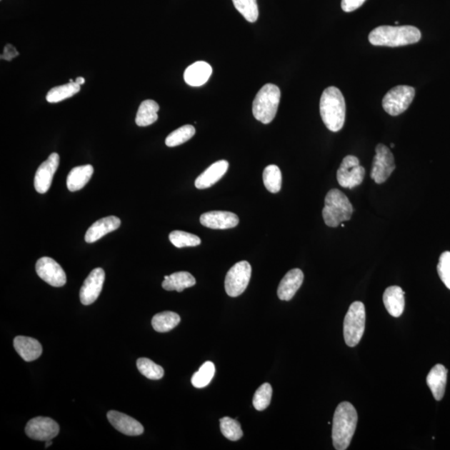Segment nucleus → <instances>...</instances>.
I'll use <instances>...</instances> for the list:
<instances>
[{
	"instance_id": "8",
	"label": "nucleus",
	"mask_w": 450,
	"mask_h": 450,
	"mask_svg": "<svg viewBox=\"0 0 450 450\" xmlns=\"http://www.w3.org/2000/svg\"><path fill=\"white\" fill-rule=\"evenodd\" d=\"M251 265L247 261L235 264L225 278L224 287L230 297H238L247 289L251 278Z\"/></svg>"
},
{
	"instance_id": "10",
	"label": "nucleus",
	"mask_w": 450,
	"mask_h": 450,
	"mask_svg": "<svg viewBox=\"0 0 450 450\" xmlns=\"http://www.w3.org/2000/svg\"><path fill=\"white\" fill-rule=\"evenodd\" d=\"M395 169L394 155L387 146L379 144L375 148L373 160L371 178L376 184H383L389 179Z\"/></svg>"
},
{
	"instance_id": "33",
	"label": "nucleus",
	"mask_w": 450,
	"mask_h": 450,
	"mask_svg": "<svg viewBox=\"0 0 450 450\" xmlns=\"http://www.w3.org/2000/svg\"><path fill=\"white\" fill-rule=\"evenodd\" d=\"M169 240L175 247H195L201 244V239L196 235L189 234L180 230H174L169 234Z\"/></svg>"
},
{
	"instance_id": "35",
	"label": "nucleus",
	"mask_w": 450,
	"mask_h": 450,
	"mask_svg": "<svg viewBox=\"0 0 450 450\" xmlns=\"http://www.w3.org/2000/svg\"><path fill=\"white\" fill-rule=\"evenodd\" d=\"M220 429L224 436L231 441H237L244 434L239 423L229 417L220 419Z\"/></svg>"
},
{
	"instance_id": "28",
	"label": "nucleus",
	"mask_w": 450,
	"mask_h": 450,
	"mask_svg": "<svg viewBox=\"0 0 450 450\" xmlns=\"http://www.w3.org/2000/svg\"><path fill=\"white\" fill-rule=\"evenodd\" d=\"M80 91V85L74 82L60 85L49 90L46 95L49 103H59L71 98Z\"/></svg>"
},
{
	"instance_id": "38",
	"label": "nucleus",
	"mask_w": 450,
	"mask_h": 450,
	"mask_svg": "<svg viewBox=\"0 0 450 450\" xmlns=\"http://www.w3.org/2000/svg\"><path fill=\"white\" fill-rule=\"evenodd\" d=\"M366 0H342L341 8L344 12L350 13L361 7Z\"/></svg>"
},
{
	"instance_id": "2",
	"label": "nucleus",
	"mask_w": 450,
	"mask_h": 450,
	"mask_svg": "<svg viewBox=\"0 0 450 450\" xmlns=\"http://www.w3.org/2000/svg\"><path fill=\"white\" fill-rule=\"evenodd\" d=\"M421 39V32L411 25L389 26L384 25L372 30L369 41L374 46L401 47L416 44Z\"/></svg>"
},
{
	"instance_id": "13",
	"label": "nucleus",
	"mask_w": 450,
	"mask_h": 450,
	"mask_svg": "<svg viewBox=\"0 0 450 450\" xmlns=\"http://www.w3.org/2000/svg\"><path fill=\"white\" fill-rule=\"evenodd\" d=\"M105 273L101 268L94 269L90 272L79 292L80 301L84 305H89L96 301L102 291Z\"/></svg>"
},
{
	"instance_id": "21",
	"label": "nucleus",
	"mask_w": 450,
	"mask_h": 450,
	"mask_svg": "<svg viewBox=\"0 0 450 450\" xmlns=\"http://www.w3.org/2000/svg\"><path fill=\"white\" fill-rule=\"evenodd\" d=\"M14 347L25 361L31 362L42 354V345L37 339L26 336H18L14 340Z\"/></svg>"
},
{
	"instance_id": "27",
	"label": "nucleus",
	"mask_w": 450,
	"mask_h": 450,
	"mask_svg": "<svg viewBox=\"0 0 450 450\" xmlns=\"http://www.w3.org/2000/svg\"><path fill=\"white\" fill-rule=\"evenodd\" d=\"M179 322L180 317L178 314L165 311L154 315L152 319V326L155 331L166 333L176 327Z\"/></svg>"
},
{
	"instance_id": "19",
	"label": "nucleus",
	"mask_w": 450,
	"mask_h": 450,
	"mask_svg": "<svg viewBox=\"0 0 450 450\" xmlns=\"http://www.w3.org/2000/svg\"><path fill=\"white\" fill-rule=\"evenodd\" d=\"M228 169L229 163L226 160H219L214 163L195 180V187L205 189L213 186L226 174Z\"/></svg>"
},
{
	"instance_id": "41",
	"label": "nucleus",
	"mask_w": 450,
	"mask_h": 450,
	"mask_svg": "<svg viewBox=\"0 0 450 450\" xmlns=\"http://www.w3.org/2000/svg\"><path fill=\"white\" fill-rule=\"evenodd\" d=\"M53 442L51 441V440H48V441H46V444H45V448H49V446H51Z\"/></svg>"
},
{
	"instance_id": "29",
	"label": "nucleus",
	"mask_w": 450,
	"mask_h": 450,
	"mask_svg": "<svg viewBox=\"0 0 450 450\" xmlns=\"http://www.w3.org/2000/svg\"><path fill=\"white\" fill-rule=\"evenodd\" d=\"M263 180L265 188L269 192L276 194L280 191L282 186V174L277 165H269L264 169Z\"/></svg>"
},
{
	"instance_id": "39",
	"label": "nucleus",
	"mask_w": 450,
	"mask_h": 450,
	"mask_svg": "<svg viewBox=\"0 0 450 450\" xmlns=\"http://www.w3.org/2000/svg\"><path fill=\"white\" fill-rule=\"evenodd\" d=\"M10 49H8V47H5V50H4V55L3 59H6V60H11L13 58H14L15 56H16V55H18V52L16 51V49H15L14 48H13V49L11 50V51H9Z\"/></svg>"
},
{
	"instance_id": "20",
	"label": "nucleus",
	"mask_w": 450,
	"mask_h": 450,
	"mask_svg": "<svg viewBox=\"0 0 450 450\" xmlns=\"http://www.w3.org/2000/svg\"><path fill=\"white\" fill-rule=\"evenodd\" d=\"M213 70L210 65L204 61L195 62L190 65L184 74V81L190 86L199 87L206 84Z\"/></svg>"
},
{
	"instance_id": "12",
	"label": "nucleus",
	"mask_w": 450,
	"mask_h": 450,
	"mask_svg": "<svg viewBox=\"0 0 450 450\" xmlns=\"http://www.w3.org/2000/svg\"><path fill=\"white\" fill-rule=\"evenodd\" d=\"M35 269L39 277L53 287H62L66 284L67 278L64 269L51 258L39 259Z\"/></svg>"
},
{
	"instance_id": "9",
	"label": "nucleus",
	"mask_w": 450,
	"mask_h": 450,
	"mask_svg": "<svg viewBox=\"0 0 450 450\" xmlns=\"http://www.w3.org/2000/svg\"><path fill=\"white\" fill-rule=\"evenodd\" d=\"M365 170L359 164V160L353 155H348L343 159L337 172V179L340 186L354 189L361 184Z\"/></svg>"
},
{
	"instance_id": "11",
	"label": "nucleus",
	"mask_w": 450,
	"mask_h": 450,
	"mask_svg": "<svg viewBox=\"0 0 450 450\" xmlns=\"http://www.w3.org/2000/svg\"><path fill=\"white\" fill-rule=\"evenodd\" d=\"M25 433L30 439L46 442L57 436L59 426L52 419L36 417L29 420Z\"/></svg>"
},
{
	"instance_id": "32",
	"label": "nucleus",
	"mask_w": 450,
	"mask_h": 450,
	"mask_svg": "<svg viewBox=\"0 0 450 450\" xmlns=\"http://www.w3.org/2000/svg\"><path fill=\"white\" fill-rule=\"evenodd\" d=\"M235 9L241 14L249 23L257 21L259 8L257 0H233Z\"/></svg>"
},
{
	"instance_id": "3",
	"label": "nucleus",
	"mask_w": 450,
	"mask_h": 450,
	"mask_svg": "<svg viewBox=\"0 0 450 450\" xmlns=\"http://www.w3.org/2000/svg\"><path fill=\"white\" fill-rule=\"evenodd\" d=\"M320 115L330 131L338 132L344 127L346 104L344 95L336 87L324 90L319 104Z\"/></svg>"
},
{
	"instance_id": "18",
	"label": "nucleus",
	"mask_w": 450,
	"mask_h": 450,
	"mask_svg": "<svg viewBox=\"0 0 450 450\" xmlns=\"http://www.w3.org/2000/svg\"><path fill=\"white\" fill-rule=\"evenodd\" d=\"M121 220L118 217L108 216L98 220L94 223L85 234V241L91 244L98 241L100 239L111 233L119 228Z\"/></svg>"
},
{
	"instance_id": "42",
	"label": "nucleus",
	"mask_w": 450,
	"mask_h": 450,
	"mask_svg": "<svg viewBox=\"0 0 450 450\" xmlns=\"http://www.w3.org/2000/svg\"><path fill=\"white\" fill-rule=\"evenodd\" d=\"M390 146H391V148H394V144H390Z\"/></svg>"
},
{
	"instance_id": "17",
	"label": "nucleus",
	"mask_w": 450,
	"mask_h": 450,
	"mask_svg": "<svg viewBox=\"0 0 450 450\" xmlns=\"http://www.w3.org/2000/svg\"><path fill=\"white\" fill-rule=\"evenodd\" d=\"M304 281V274L299 269L290 270L282 279L278 288V297L284 301H289L298 291Z\"/></svg>"
},
{
	"instance_id": "24",
	"label": "nucleus",
	"mask_w": 450,
	"mask_h": 450,
	"mask_svg": "<svg viewBox=\"0 0 450 450\" xmlns=\"http://www.w3.org/2000/svg\"><path fill=\"white\" fill-rule=\"evenodd\" d=\"M94 174L92 165H81L70 170L67 177V187L69 191L75 192L86 185Z\"/></svg>"
},
{
	"instance_id": "23",
	"label": "nucleus",
	"mask_w": 450,
	"mask_h": 450,
	"mask_svg": "<svg viewBox=\"0 0 450 450\" xmlns=\"http://www.w3.org/2000/svg\"><path fill=\"white\" fill-rule=\"evenodd\" d=\"M385 308L390 315L398 318L401 316L404 309V292L399 286H390L385 290L383 296Z\"/></svg>"
},
{
	"instance_id": "30",
	"label": "nucleus",
	"mask_w": 450,
	"mask_h": 450,
	"mask_svg": "<svg viewBox=\"0 0 450 450\" xmlns=\"http://www.w3.org/2000/svg\"><path fill=\"white\" fill-rule=\"evenodd\" d=\"M195 134V128L193 125L186 124L184 126L174 130L169 136L165 139V144L168 147H176L179 145L189 141L190 139H192Z\"/></svg>"
},
{
	"instance_id": "36",
	"label": "nucleus",
	"mask_w": 450,
	"mask_h": 450,
	"mask_svg": "<svg viewBox=\"0 0 450 450\" xmlns=\"http://www.w3.org/2000/svg\"><path fill=\"white\" fill-rule=\"evenodd\" d=\"M272 393L271 385L268 383L262 384L254 394L253 399L254 407L259 411H263V410L266 409L270 402H271Z\"/></svg>"
},
{
	"instance_id": "16",
	"label": "nucleus",
	"mask_w": 450,
	"mask_h": 450,
	"mask_svg": "<svg viewBox=\"0 0 450 450\" xmlns=\"http://www.w3.org/2000/svg\"><path fill=\"white\" fill-rule=\"evenodd\" d=\"M107 417L114 429L129 436H138L144 431L141 424L125 414L112 410L107 414Z\"/></svg>"
},
{
	"instance_id": "6",
	"label": "nucleus",
	"mask_w": 450,
	"mask_h": 450,
	"mask_svg": "<svg viewBox=\"0 0 450 450\" xmlns=\"http://www.w3.org/2000/svg\"><path fill=\"white\" fill-rule=\"evenodd\" d=\"M364 304L362 302H354L348 310L344 322V341L348 346L354 347L361 340L365 329Z\"/></svg>"
},
{
	"instance_id": "31",
	"label": "nucleus",
	"mask_w": 450,
	"mask_h": 450,
	"mask_svg": "<svg viewBox=\"0 0 450 450\" xmlns=\"http://www.w3.org/2000/svg\"><path fill=\"white\" fill-rule=\"evenodd\" d=\"M215 374L214 364L211 361L205 362L198 371L193 375L191 383L194 387L202 389L211 382Z\"/></svg>"
},
{
	"instance_id": "25",
	"label": "nucleus",
	"mask_w": 450,
	"mask_h": 450,
	"mask_svg": "<svg viewBox=\"0 0 450 450\" xmlns=\"http://www.w3.org/2000/svg\"><path fill=\"white\" fill-rule=\"evenodd\" d=\"M196 280L189 272H176L164 276L162 287L168 291L182 292L185 289L193 287Z\"/></svg>"
},
{
	"instance_id": "5",
	"label": "nucleus",
	"mask_w": 450,
	"mask_h": 450,
	"mask_svg": "<svg viewBox=\"0 0 450 450\" xmlns=\"http://www.w3.org/2000/svg\"><path fill=\"white\" fill-rule=\"evenodd\" d=\"M280 96H281V93L276 85L265 84L254 100V118L264 124L271 123L278 111Z\"/></svg>"
},
{
	"instance_id": "7",
	"label": "nucleus",
	"mask_w": 450,
	"mask_h": 450,
	"mask_svg": "<svg viewBox=\"0 0 450 450\" xmlns=\"http://www.w3.org/2000/svg\"><path fill=\"white\" fill-rule=\"evenodd\" d=\"M415 96V89L408 85H399L389 90L383 99L384 111L392 116H398L411 104Z\"/></svg>"
},
{
	"instance_id": "34",
	"label": "nucleus",
	"mask_w": 450,
	"mask_h": 450,
	"mask_svg": "<svg viewBox=\"0 0 450 450\" xmlns=\"http://www.w3.org/2000/svg\"><path fill=\"white\" fill-rule=\"evenodd\" d=\"M137 368L144 376L149 379L158 380L164 377V369L147 358L139 359Z\"/></svg>"
},
{
	"instance_id": "26",
	"label": "nucleus",
	"mask_w": 450,
	"mask_h": 450,
	"mask_svg": "<svg viewBox=\"0 0 450 450\" xmlns=\"http://www.w3.org/2000/svg\"><path fill=\"white\" fill-rule=\"evenodd\" d=\"M159 104L151 99L144 100L140 104L135 123L139 127H146L156 122L158 120Z\"/></svg>"
},
{
	"instance_id": "15",
	"label": "nucleus",
	"mask_w": 450,
	"mask_h": 450,
	"mask_svg": "<svg viewBox=\"0 0 450 450\" xmlns=\"http://www.w3.org/2000/svg\"><path fill=\"white\" fill-rule=\"evenodd\" d=\"M239 219L236 214L228 211H210L200 216V224L212 229H228L236 227Z\"/></svg>"
},
{
	"instance_id": "14",
	"label": "nucleus",
	"mask_w": 450,
	"mask_h": 450,
	"mask_svg": "<svg viewBox=\"0 0 450 450\" xmlns=\"http://www.w3.org/2000/svg\"><path fill=\"white\" fill-rule=\"evenodd\" d=\"M59 164V155L53 153L49 155L46 161L40 165L34 177V188L39 194L48 192L51 186L52 180L55 172L57 171Z\"/></svg>"
},
{
	"instance_id": "37",
	"label": "nucleus",
	"mask_w": 450,
	"mask_h": 450,
	"mask_svg": "<svg viewBox=\"0 0 450 450\" xmlns=\"http://www.w3.org/2000/svg\"><path fill=\"white\" fill-rule=\"evenodd\" d=\"M438 274L442 282L450 289V252L445 251L439 257Z\"/></svg>"
},
{
	"instance_id": "4",
	"label": "nucleus",
	"mask_w": 450,
	"mask_h": 450,
	"mask_svg": "<svg viewBox=\"0 0 450 450\" xmlns=\"http://www.w3.org/2000/svg\"><path fill=\"white\" fill-rule=\"evenodd\" d=\"M354 209L348 197L337 189L327 194L324 200L323 219L329 227L336 228L351 219Z\"/></svg>"
},
{
	"instance_id": "1",
	"label": "nucleus",
	"mask_w": 450,
	"mask_h": 450,
	"mask_svg": "<svg viewBox=\"0 0 450 450\" xmlns=\"http://www.w3.org/2000/svg\"><path fill=\"white\" fill-rule=\"evenodd\" d=\"M358 423L356 409L349 402H342L335 410L333 419L332 439L334 447L345 450L349 446Z\"/></svg>"
},
{
	"instance_id": "22",
	"label": "nucleus",
	"mask_w": 450,
	"mask_h": 450,
	"mask_svg": "<svg viewBox=\"0 0 450 450\" xmlns=\"http://www.w3.org/2000/svg\"><path fill=\"white\" fill-rule=\"evenodd\" d=\"M448 370L442 364H436L430 370L426 381L435 399L441 400L447 384Z\"/></svg>"
},
{
	"instance_id": "40",
	"label": "nucleus",
	"mask_w": 450,
	"mask_h": 450,
	"mask_svg": "<svg viewBox=\"0 0 450 450\" xmlns=\"http://www.w3.org/2000/svg\"><path fill=\"white\" fill-rule=\"evenodd\" d=\"M75 83L78 84L79 85H82L85 83V79L83 77H78L76 78V79H75Z\"/></svg>"
}]
</instances>
